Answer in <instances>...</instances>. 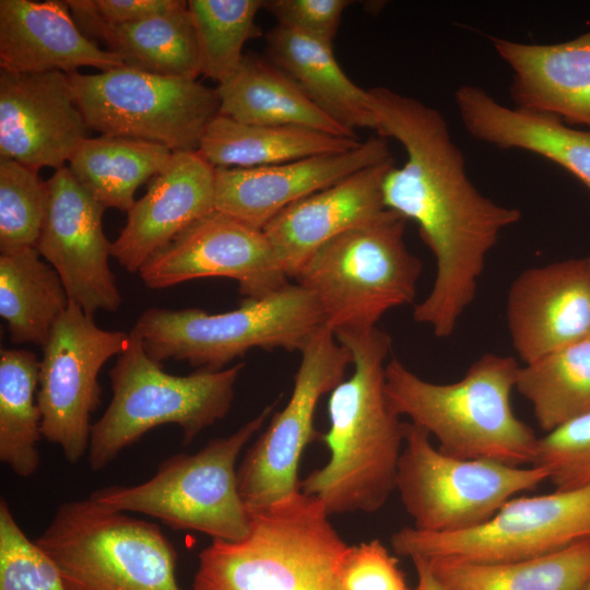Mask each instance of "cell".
<instances>
[{
    "label": "cell",
    "mask_w": 590,
    "mask_h": 590,
    "mask_svg": "<svg viewBox=\"0 0 590 590\" xmlns=\"http://www.w3.org/2000/svg\"><path fill=\"white\" fill-rule=\"evenodd\" d=\"M516 390L545 433L590 413V337L519 366Z\"/></svg>",
    "instance_id": "32"
},
{
    "label": "cell",
    "mask_w": 590,
    "mask_h": 590,
    "mask_svg": "<svg viewBox=\"0 0 590 590\" xmlns=\"http://www.w3.org/2000/svg\"><path fill=\"white\" fill-rule=\"evenodd\" d=\"M518 369L512 356L485 353L460 380L435 384L391 357L386 366V392L396 413L434 436L441 452L532 465L539 437L511 406Z\"/></svg>",
    "instance_id": "3"
},
{
    "label": "cell",
    "mask_w": 590,
    "mask_h": 590,
    "mask_svg": "<svg viewBox=\"0 0 590 590\" xmlns=\"http://www.w3.org/2000/svg\"><path fill=\"white\" fill-rule=\"evenodd\" d=\"M267 58L284 71L328 117L345 129H377L368 90L338 63L332 46L275 25L267 35Z\"/></svg>",
    "instance_id": "26"
},
{
    "label": "cell",
    "mask_w": 590,
    "mask_h": 590,
    "mask_svg": "<svg viewBox=\"0 0 590 590\" xmlns=\"http://www.w3.org/2000/svg\"><path fill=\"white\" fill-rule=\"evenodd\" d=\"M139 274L154 290L202 278L233 279L245 299L261 298L290 283L264 232L219 211L179 233Z\"/></svg>",
    "instance_id": "15"
},
{
    "label": "cell",
    "mask_w": 590,
    "mask_h": 590,
    "mask_svg": "<svg viewBox=\"0 0 590 590\" xmlns=\"http://www.w3.org/2000/svg\"><path fill=\"white\" fill-rule=\"evenodd\" d=\"M405 224L388 210L329 240L299 267L292 279L315 297L326 327L370 329L414 302L422 263L405 245Z\"/></svg>",
    "instance_id": "6"
},
{
    "label": "cell",
    "mask_w": 590,
    "mask_h": 590,
    "mask_svg": "<svg viewBox=\"0 0 590 590\" xmlns=\"http://www.w3.org/2000/svg\"><path fill=\"white\" fill-rule=\"evenodd\" d=\"M349 0H267L276 25L332 46Z\"/></svg>",
    "instance_id": "39"
},
{
    "label": "cell",
    "mask_w": 590,
    "mask_h": 590,
    "mask_svg": "<svg viewBox=\"0 0 590 590\" xmlns=\"http://www.w3.org/2000/svg\"><path fill=\"white\" fill-rule=\"evenodd\" d=\"M201 74L219 84L240 67L246 42L260 34L255 19L262 0H189Z\"/></svg>",
    "instance_id": "34"
},
{
    "label": "cell",
    "mask_w": 590,
    "mask_h": 590,
    "mask_svg": "<svg viewBox=\"0 0 590 590\" xmlns=\"http://www.w3.org/2000/svg\"><path fill=\"white\" fill-rule=\"evenodd\" d=\"M215 211V168L198 151L174 152L169 165L127 212L113 257L139 272L158 250L192 223Z\"/></svg>",
    "instance_id": "20"
},
{
    "label": "cell",
    "mask_w": 590,
    "mask_h": 590,
    "mask_svg": "<svg viewBox=\"0 0 590 590\" xmlns=\"http://www.w3.org/2000/svg\"><path fill=\"white\" fill-rule=\"evenodd\" d=\"M361 142L305 127L247 125L219 114L198 152L214 168H252L344 152Z\"/></svg>",
    "instance_id": "28"
},
{
    "label": "cell",
    "mask_w": 590,
    "mask_h": 590,
    "mask_svg": "<svg viewBox=\"0 0 590 590\" xmlns=\"http://www.w3.org/2000/svg\"><path fill=\"white\" fill-rule=\"evenodd\" d=\"M174 152L158 143L123 137L85 138L69 169L105 209L129 211L138 188L170 163Z\"/></svg>",
    "instance_id": "30"
},
{
    "label": "cell",
    "mask_w": 590,
    "mask_h": 590,
    "mask_svg": "<svg viewBox=\"0 0 590 590\" xmlns=\"http://www.w3.org/2000/svg\"><path fill=\"white\" fill-rule=\"evenodd\" d=\"M587 590H590V583H589V586H588Z\"/></svg>",
    "instance_id": "42"
},
{
    "label": "cell",
    "mask_w": 590,
    "mask_h": 590,
    "mask_svg": "<svg viewBox=\"0 0 590 590\" xmlns=\"http://www.w3.org/2000/svg\"><path fill=\"white\" fill-rule=\"evenodd\" d=\"M275 404L194 453L168 457L148 481L98 488L90 497L117 511L154 517L175 530L197 531L212 540L241 541L250 531V515L239 494L236 463Z\"/></svg>",
    "instance_id": "8"
},
{
    "label": "cell",
    "mask_w": 590,
    "mask_h": 590,
    "mask_svg": "<svg viewBox=\"0 0 590 590\" xmlns=\"http://www.w3.org/2000/svg\"><path fill=\"white\" fill-rule=\"evenodd\" d=\"M67 4L82 33L90 39H102L127 67L174 78L197 79L201 74L188 1L170 11L120 25L99 22L82 0H67Z\"/></svg>",
    "instance_id": "25"
},
{
    "label": "cell",
    "mask_w": 590,
    "mask_h": 590,
    "mask_svg": "<svg viewBox=\"0 0 590 590\" xmlns=\"http://www.w3.org/2000/svg\"><path fill=\"white\" fill-rule=\"evenodd\" d=\"M368 94L377 134L397 140L406 154L404 164L392 165L384 177L386 209L416 223L435 259L433 290L438 295L474 294L488 252L521 212L474 186L440 111L387 87Z\"/></svg>",
    "instance_id": "1"
},
{
    "label": "cell",
    "mask_w": 590,
    "mask_h": 590,
    "mask_svg": "<svg viewBox=\"0 0 590 590\" xmlns=\"http://www.w3.org/2000/svg\"><path fill=\"white\" fill-rule=\"evenodd\" d=\"M300 354L286 405L272 417L237 468L238 489L248 511L299 491L302 455L318 437L314 425L317 404L345 378L352 365L350 351L326 326L311 337Z\"/></svg>",
    "instance_id": "13"
},
{
    "label": "cell",
    "mask_w": 590,
    "mask_h": 590,
    "mask_svg": "<svg viewBox=\"0 0 590 590\" xmlns=\"http://www.w3.org/2000/svg\"><path fill=\"white\" fill-rule=\"evenodd\" d=\"M455 104L465 130L474 139L540 155L573 174L590 191V130L505 106L475 85L456 90Z\"/></svg>",
    "instance_id": "24"
},
{
    "label": "cell",
    "mask_w": 590,
    "mask_h": 590,
    "mask_svg": "<svg viewBox=\"0 0 590 590\" xmlns=\"http://www.w3.org/2000/svg\"><path fill=\"white\" fill-rule=\"evenodd\" d=\"M547 477L539 465L516 467L444 453L423 428L404 423L396 489L417 530L449 533L480 526L517 494Z\"/></svg>",
    "instance_id": "10"
},
{
    "label": "cell",
    "mask_w": 590,
    "mask_h": 590,
    "mask_svg": "<svg viewBox=\"0 0 590 590\" xmlns=\"http://www.w3.org/2000/svg\"><path fill=\"white\" fill-rule=\"evenodd\" d=\"M323 326L315 297L300 285L288 283L219 314L199 308H149L134 328L145 352L156 362L185 361L198 369L221 370L252 349L300 352Z\"/></svg>",
    "instance_id": "7"
},
{
    "label": "cell",
    "mask_w": 590,
    "mask_h": 590,
    "mask_svg": "<svg viewBox=\"0 0 590 590\" xmlns=\"http://www.w3.org/2000/svg\"><path fill=\"white\" fill-rule=\"evenodd\" d=\"M179 0H82L84 8L99 22L120 25L164 13L179 7Z\"/></svg>",
    "instance_id": "40"
},
{
    "label": "cell",
    "mask_w": 590,
    "mask_h": 590,
    "mask_svg": "<svg viewBox=\"0 0 590 590\" xmlns=\"http://www.w3.org/2000/svg\"><path fill=\"white\" fill-rule=\"evenodd\" d=\"M426 562L442 590H587L590 539L551 554L512 562Z\"/></svg>",
    "instance_id": "29"
},
{
    "label": "cell",
    "mask_w": 590,
    "mask_h": 590,
    "mask_svg": "<svg viewBox=\"0 0 590 590\" xmlns=\"http://www.w3.org/2000/svg\"><path fill=\"white\" fill-rule=\"evenodd\" d=\"M412 562L417 575V585L415 590H442L425 559L412 558Z\"/></svg>",
    "instance_id": "41"
},
{
    "label": "cell",
    "mask_w": 590,
    "mask_h": 590,
    "mask_svg": "<svg viewBox=\"0 0 590 590\" xmlns=\"http://www.w3.org/2000/svg\"><path fill=\"white\" fill-rule=\"evenodd\" d=\"M491 42L512 72L515 107L590 130V30L557 44Z\"/></svg>",
    "instance_id": "23"
},
{
    "label": "cell",
    "mask_w": 590,
    "mask_h": 590,
    "mask_svg": "<svg viewBox=\"0 0 590 590\" xmlns=\"http://www.w3.org/2000/svg\"><path fill=\"white\" fill-rule=\"evenodd\" d=\"M352 355L353 371L330 393L329 428L322 435L330 458L299 482L329 516L375 512L396 489L404 423L386 392L391 337L374 327L334 332Z\"/></svg>",
    "instance_id": "2"
},
{
    "label": "cell",
    "mask_w": 590,
    "mask_h": 590,
    "mask_svg": "<svg viewBox=\"0 0 590 590\" xmlns=\"http://www.w3.org/2000/svg\"><path fill=\"white\" fill-rule=\"evenodd\" d=\"M410 590H411V589H410ZM413 590H415V589H413Z\"/></svg>",
    "instance_id": "43"
},
{
    "label": "cell",
    "mask_w": 590,
    "mask_h": 590,
    "mask_svg": "<svg viewBox=\"0 0 590 590\" xmlns=\"http://www.w3.org/2000/svg\"><path fill=\"white\" fill-rule=\"evenodd\" d=\"M387 139L354 149L252 168H215V211L257 228L291 204L369 166L391 160Z\"/></svg>",
    "instance_id": "19"
},
{
    "label": "cell",
    "mask_w": 590,
    "mask_h": 590,
    "mask_svg": "<svg viewBox=\"0 0 590 590\" xmlns=\"http://www.w3.org/2000/svg\"><path fill=\"white\" fill-rule=\"evenodd\" d=\"M49 200L47 181L38 170L0 160V251L35 248Z\"/></svg>",
    "instance_id": "35"
},
{
    "label": "cell",
    "mask_w": 590,
    "mask_h": 590,
    "mask_svg": "<svg viewBox=\"0 0 590 590\" xmlns=\"http://www.w3.org/2000/svg\"><path fill=\"white\" fill-rule=\"evenodd\" d=\"M243 368L240 363L221 370L198 369L187 376L168 374L149 356L133 328L109 371L111 401L92 424L90 469L102 471L123 449L164 424L179 426L184 444H190L228 413Z\"/></svg>",
    "instance_id": "5"
},
{
    "label": "cell",
    "mask_w": 590,
    "mask_h": 590,
    "mask_svg": "<svg viewBox=\"0 0 590 590\" xmlns=\"http://www.w3.org/2000/svg\"><path fill=\"white\" fill-rule=\"evenodd\" d=\"M70 304L57 271L35 248L0 256V315L14 344L43 349Z\"/></svg>",
    "instance_id": "31"
},
{
    "label": "cell",
    "mask_w": 590,
    "mask_h": 590,
    "mask_svg": "<svg viewBox=\"0 0 590 590\" xmlns=\"http://www.w3.org/2000/svg\"><path fill=\"white\" fill-rule=\"evenodd\" d=\"M0 590H67L55 562L27 538L0 500Z\"/></svg>",
    "instance_id": "36"
},
{
    "label": "cell",
    "mask_w": 590,
    "mask_h": 590,
    "mask_svg": "<svg viewBox=\"0 0 590 590\" xmlns=\"http://www.w3.org/2000/svg\"><path fill=\"white\" fill-rule=\"evenodd\" d=\"M506 321L523 364L590 337V256L522 271L511 283Z\"/></svg>",
    "instance_id": "18"
},
{
    "label": "cell",
    "mask_w": 590,
    "mask_h": 590,
    "mask_svg": "<svg viewBox=\"0 0 590 590\" xmlns=\"http://www.w3.org/2000/svg\"><path fill=\"white\" fill-rule=\"evenodd\" d=\"M39 361L21 349L0 352V461L21 477L40 463L37 444L42 414L37 402Z\"/></svg>",
    "instance_id": "33"
},
{
    "label": "cell",
    "mask_w": 590,
    "mask_h": 590,
    "mask_svg": "<svg viewBox=\"0 0 590 590\" xmlns=\"http://www.w3.org/2000/svg\"><path fill=\"white\" fill-rule=\"evenodd\" d=\"M69 75L0 73V157L59 169L86 137Z\"/></svg>",
    "instance_id": "17"
},
{
    "label": "cell",
    "mask_w": 590,
    "mask_h": 590,
    "mask_svg": "<svg viewBox=\"0 0 590 590\" xmlns=\"http://www.w3.org/2000/svg\"><path fill=\"white\" fill-rule=\"evenodd\" d=\"M533 465L546 470L555 489L590 485V413L539 437Z\"/></svg>",
    "instance_id": "37"
},
{
    "label": "cell",
    "mask_w": 590,
    "mask_h": 590,
    "mask_svg": "<svg viewBox=\"0 0 590 590\" xmlns=\"http://www.w3.org/2000/svg\"><path fill=\"white\" fill-rule=\"evenodd\" d=\"M49 200L35 249L59 274L70 302L87 315L116 311L121 294L109 267L105 208L63 166L47 180Z\"/></svg>",
    "instance_id": "16"
},
{
    "label": "cell",
    "mask_w": 590,
    "mask_h": 590,
    "mask_svg": "<svg viewBox=\"0 0 590 590\" xmlns=\"http://www.w3.org/2000/svg\"><path fill=\"white\" fill-rule=\"evenodd\" d=\"M248 512L245 539L199 553L192 590H342L350 545L317 498L298 491Z\"/></svg>",
    "instance_id": "4"
},
{
    "label": "cell",
    "mask_w": 590,
    "mask_h": 590,
    "mask_svg": "<svg viewBox=\"0 0 590 590\" xmlns=\"http://www.w3.org/2000/svg\"><path fill=\"white\" fill-rule=\"evenodd\" d=\"M125 66L82 33L67 1H0L1 71L71 74L82 67L107 71Z\"/></svg>",
    "instance_id": "22"
},
{
    "label": "cell",
    "mask_w": 590,
    "mask_h": 590,
    "mask_svg": "<svg viewBox=\"0 0 590 590\" xmlns=\"http://www.w3.org/2000/svg\"><path fill=\"white\" fill-rule=\"evenodd\" d=\"M220 115L247 125L297 126L357 138L323 114L267 57L245 55L238 70L219 84Z\"/></svg>",
    "instance_id": "27"
},
{
    "label": "cell",
    "mask_w": 590,
    "mask_h": 590,
    "mask_svg": "<svg viewBox=\"0 0 590 590\" xmlns=\"http://www.w3.org/2000/svg\"><path fill=\"white\" fill-rule=\"evenodd\" d=\"M87 128L103 135L198 151L208 125L220 114L216 88L197 79L164 76L130 67L95 74H68Z\"/></svg>",
    "instance_id": "11"
},
{
    "label": "cell",
    "mask_w": 590,
    "mask_h": 590,
    "mask_svg": "<svg viewBox=\"0 0 590 590\" xmlns=\"http://www.w3.org/2000/svg\"><path fill=\"white\" fill-rule=\"evenodd\" d=\"M590 539V485L511 498L484 523L449 533L404 527L393 551L412 558L503 563L534 558Z\"/></svg>",
    "instance_id": "12"
},
{
    "label": "cell",
    "mask_w": 590,
    "mask_h": 590,
    "mask_svg": "<svg viewBox=\"0 0 590 590\" xmlns=\"http://www.w3.org/2000/svg\"><path fill=\"white\" fill-rule=\"evenodd\" d=\"M393 160L364 168L282 210L262 231L287 278L319 247L388 210L382 180Z\"/></svg>",
    "instance_id": "21"
},
{
    "label": "cell",
    "mask_w": 590,
    "mask_h": 590,
    "mask_svg": "<svg viewBox=\"0 0 590 590\" xmlns=\"http://www.w3.org/2000/svg\"><path fill=\"white\" fill-rule=\"evenodd\" d=\"M128 342L129 333L99 328L70 302L43 346L37 391L42 435L59 446L71 464L88 451L91 414L101 402L98 374Z\"/></svg>",
    "instance_id": "14"
},
{
    "label": "cell",
    "mask_w": 590,
    "mask_h": 590,
    "mask_svg": "<svg viewBox=\"0 0 590 590\" xmlns=\"http://www.w3.org/2000/svg\"><path fill=\"white\" fill-rule=\"evenodd\" d=\"M35 541L67 590H181L175 547L160 527L91 497L61 504Z\"/></svg>",
    "instance_id": "9"
},
{
    "label": "cell",
    "mask_w": 590,
    "mask_h": 590,
    "mask_svg": "<svg viewBox=\"0 0 590 590\" xmlns=\"http://www.w3.org/2000/svg\"><path fill=\"white\" fill-rule=\"evenodd\" d=\"M341 586L342 590H410L398 560L379 540L349 546Z\"/></svg>",
    "instance_id": "38"
}]
</instances>
